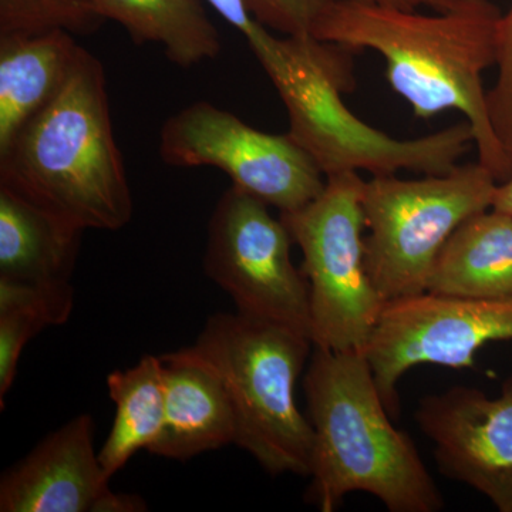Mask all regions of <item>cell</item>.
I'll return each instance as SVG.
<instances>
[{
  "label": "cell",
  "mask_w": 512,
  "mask_h": 512,
  "mask_svg": "<svg viewBox=\"0 0 512 512\" xmlns=\"http://www.w3.org/2000/svg\"><path fill=\"white\" fill-rule=\"evenodd\" d=\"M501 18L491 0H464L433 15L333 0L312 37L350 52L379 53L387 82L416 119L430 120L447 110L464 114L478 161L503 183L511 177L512 157L495 134L483 84L485 70L497 66Z\"/></svg>",
  "instance_id": "cell-1"
},
{
  "label": "cell",
  "mask_w": 512,
  "mask_h": 512,
  "mask_svg": "<svg viewBox=\"0 0 512 512\" xmlns=\"http://www.w3.org/2000/svg\"><path fill=\"white\" fill-rule=\"evenodd\" d=\"M0 187L66 224L119 231L133 197L103 64L80 49L60 92L0 150Z\"/></svg>",
  "instance_id": "cell-2"
},
{
  "label": "cell",
  "mask_w": 512,
  "mask_h": 512,
  "mask_svg": "<svg viewBox=\"0 0 512 512\" xmlns=\"http://www.w3.org/2000/svg\"><path fill=\"white\" fill-rule=\"evenodd\" d=\"M303 382L313 430L309 503L335 511L360 491L390 512L443 510L412 437L390 420L365 352L313 348Z\"/></svg>",
  "instance_id": "cell-3"
},
{
  "label": "cell",
  "mask_w": 512,
  "mask_h": 512,
  "mask_svg": "<svg viewBox=\"0 0 512 512\" xmlns=\"http://www.w3.org/2000/svg\"><path fill=\"white\" fill-rule=\"evenodd\" d=\"M249 47L285 104L288 136L326 178L365 171L372 177L410 171L450 173L474 146L467 120L410 140L369 126L343 101L355 79L350 50L312 36L275 37L259 25Z\"/></svg>",
  "instance_id": "cell-4"
},
{
  "label": "cell",
  "mask_w": 512,
  "mask_h": 512,
  "mask_svg": "<svg viewBox=\"0 0 512 512\" xmlns=\"http://www.w3.org/2000/svg\"><path fill=\"white\" fill-rule=\"evenodd\" d=\"M312 348L301 332L238 312L212 315L192 345L224 382L235 444L271 476L311 473L313 430L295 389Z\"/></svg>",
  "instance_id": "cell-5"
},
{
  "label": "cell",
  "mask_w": 512,
  "mask_h": 512,
  "mask_svg": "<svg viewBox=\"0 0 512 512\" xmlns=\"http://www.w3.org/2000/svg\"><path fill=\"white\" fill-rule=\"evenodd\" d=\"M497 184L478 160L417 180L365 181L366 268L384 302L427 291L441 249L468 218L490 210Z\"/></svg>",
  "instance_id": "cell-6"
},
{
  "label": "cell",
  "mask_w": 512,
  "mask_h": 512,
  "mask_svg": "<svg viewBox=\"0 0 512 512\" xmlns=\"http://www.w3.org/2000/svg\"><path fill=\"white\" fill-rule=\"evenodd\" d=\"M363 187L357 173L333 175L316 200L281 212L303 255L313 348L365 352L382 312L366 268Z\"/></svg>",
  "instance_id": "cell-7"
},
{
  "label": "cell",
  "mask_w": 512,
  "mask_h": 512,
  "mask_svg": "<svg viewBox=\"0 0 512 512\" xmlns=\"http://www.w3.org/2000/svg\"><path fill=\"white\" fill-rule=\"evenodd\" d=\"M293 238L269 205L231 185L208 224L205 274L237 312L301 332L312 340L309 285L292 262Z\"/></svg>",
  "instance_id": "cell-8"
},
{
  "label": "cell",
  "mask_w": 512,
  "mask_h": 512,
  "mask_svg": "<svg viewBox=\"0 0 512 512\" xmlns=\"http://www.w3.org/2000/svg\"><path fill=\"white\" fill-rule=\"evenodd\" d=\"M160 156L174 167L220 168L232 185L281 212L305 207L326 187L318 165L288 133H265L208 101L165 121Z\"/></svg>",
  "instance_id": "cell-9"
},
{
  "label": "cell",
  "mask_w": 512,
  "mask_h": 512,
  "mask_svg": "<svg viewBox=\"0 0 512 512\" xmlns=\"http://www.w3.org/2000/svg\"><path fill=\"white\" fill-rule=\"evenodd\" d=\"M512 340V299L424 291L384 302L365 349L390 416L400 413L397 384L414 366L474 369L487 343Z\"/></svg>",
  "instance_id": "cell-10"
},
{
  "label": "cell",
  "mask_w": 512,
  "mask_h": 512,
  "mask_svg": "<svg viewBox=\"0 0 512 512\" xmlns=\"http://www.w3.org/2000/svg\"><path fill=\"white\" fill-rule=\"evenodd\" d=\"M434 444L441 473L474 488L501 512H512V376L501 396L453 387L420 400L414 413Z\"/></svg>",
  "instance_id": "cell-11"
},
{
  "label": "cell",
  "mask_w": 512,
  "mask_h": 512,
  "mask_svg": "<svg viewBox=\"0 0 512 512\" xmlns=\"http://www.w3.org/2000/svg\"><path fill=\"white\" fill-rule=\"evenodd\" d=\"M94 450L93 419L80 414L40 441L0 480L2 512H137V495L114 493Z\"/></svg>",
  "instance_id": "cell-12"
},
{
  "label": "cell",
  "mask_w": 512,
  "mask_h": 512,
  "mask_svg": "<svg viewBox=\"0 0 512 512\" xmlns=\"http://www.w3.org/2000/svg\"><path fill=\"white\" fill-rule=\"evenodd\" d=\"M165 393L164 426L148 453L187 461L235 444L237 423L227 389L194 349L160 356Z\"/></svg>",
  "instance_id": "cell-13"
},
{
  "label": "cell",
  "mask_w": 512,
  "mask_h": 512,
  "mask_svg": "<svg viewBox=\"0 0 512 512\" xmlns=\"http://www.w3.org/2000/svg\"><path fill=\"white\" fill-rule=\"evenodd\" d=\"M80 49L62 29L0 36V150L60 92Z\"/></svg>",
  "instance_id": "cell-14"
},
{
  "label": "cell",
  "mask_w": 512,
  "mask_h": 512,
  "mask_svg": "<svg viewBox=\"0 0 512 512\" xmlns=\"http://www.w3.org/2000/svg\"><path fill=\"white\" fill-rule=\"evenodd\" d=\"M82 235V229L0 187V279L70 284Z\"/></svg>",
  "instance_id": "cell-15"
},
{
  "label": "cell",
  "mask_w": 512,
  "mask_h": 512,
  "mask_svg": "<svg viewBox=\"0 0 512 512\" xmlns=\"http://www.w3.org/2000/svg\"><path fill=\"white\" fill-rule=\"evenodd\" d=\"M427 291L512 299L511 215L490 208L463 222L441 249Z\"/></svg>",
  "instance_id": "cell-16"
},
{
  "label": "cell",
  "mask_w": 512,
  "mask_h": 512,
  "mask_svg": "<svg viewBox=\"0 0 512 512\" xmlns=\"http://www.w3.org/2000/svg\"><path fill=\"white\" fill-rule=\"evenodd\" d=\"M104 20L120 23L138 45L163 46L170 62L191 67L221 53L220 33L201 0H92Z\"/></svg>",
  "instance_id": "cell-17"
},
{
  "label": "cell",
  "mask_w": 512,
  "mask_h": 512,
  "mask_svg": "<svg viewBox=\"0 0 512 512\" xmlns=\"http://www.w3.org/2000/svg\"><path fill=\"white\" fill-rule=\"evenodd\" d=\"M116 404L113 427L100 448L101 466L113 477L140 450H150L164 426L165 393L161 357L144 356L136 366L107 377Z\"/></svg>",
  "instance_id": "cell-18"
},
{
  "label": "cell",
  "mask_w": 512,
  "mask_h": 512,
  "mask_svg": "<svg viewBox=\"0 0 512 512\" xmlns=\"http://www.w3.org/2000/svg\"><path fill=\"white\" fill-rule=\"evenodd\" d=\"M70 284L36 285L0 279V407L15 382L26 345L49 326L66 323L72 315Z\"/></svg>",
  "instance_id": "cell-19"
},
{
  "label": "cell",
  "mask_w": 512,
  "mask_h": 512,
  "mask_svg": "<svg viewBox=\"0 0 512 512\" xmlns=\"http://www.w3.org/2000/svg\"><path fill=\"white\" fill-rule=\"evenodd\" d=\"M103 22L92 0H0V36L39 35L56 29L86 35Z\"/></svg>",
  "instance_id": "cell-20"
},
{
  "label": "cell",
  "mask_w": 512,
  "mask_h": 512,
  "mask_svg": "<svg viewBox=\"0 0 512 512\" xmlns=\"http://www.w3.org/2000/svg\"><path fill=\"white\" fill-rule=\"evenodd\" d=\"M498 76L487 92L488 111L495 134L512 157V6L498 30Z\"/></svg>",
  "instance_id": "cell-21"
},
{
  "label": "cell",
  "mask_w": 512,
  "mask_h": 512,
  "mask_svg": "<svg viewBox=\"0 0 512 512\" xmlns=\"http://www.w3.org/2000/svg\"><path fill=\"white\" fill-rule=\"evenodd\" d=\"M333 0H247L254 18L284 36H312Z\"/></svg>",
  "instance_id": "cell-22"
},
{
  "label": "cell",
  "mask_w": 512,
  "mask_h": 512,
  "mask_svg": "<svg viewBox=\"0 0 512 512\" xmlns=\"http://www.w3.org/2000/svg\"><path fill=\"white\" fill-rule=\"evenodd\" d=\"M218 13L234 26L242 36L248 37L259 25L247 5V0H207Z\"/></svg>",
  "instance_id": "cell-23"
},
{
  "label": "cell",
  "mask_w": 512,
  "mask_h": 512,
  "mask_svg": "<svg viewBox=\"0 0 512 512\" xmlns=\"http://www.w3.org/2000/svg\"><path fill=\"white\" fill-rule=\"evenodd\" d=\"M369 5L389 6V8L416 10L427 8L433 12H446L456 9L464 0H356Z\"/></svg>",
  "instance_id": "cell-24"
},
{
  "label": "cell",
  "mask_w": 512,
  "mask_h": 512,
  "mask_svg": "<svg viewBox=\"0 0 512 512\" xmlns=\"http://www.w3.org/2000/svg\"><path fill=\"white\" fill-rule=\"evenodd\" d=\"M491 208L512 217V174L510 178H507L503 183H498L495 187Z\"/></svg>",
  "instance_id": "cell-25"
}]
</instances>
